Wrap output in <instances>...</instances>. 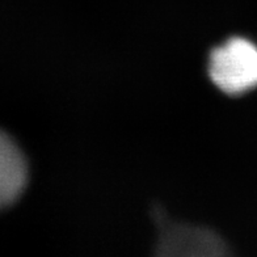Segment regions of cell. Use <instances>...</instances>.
<instances>
[{
	"instance_id": "obj_3",
	"label": "cell",
	"mask_w": 257,
	"mask_h": 257,
	"mask_svg": "<svg viewBox=\"0 0 257 257\" xmlns=\"http://www.w3.org/2000/svg\"><path fill=\"white\" fill-rule=\"evenodd\" d=\"M28 181L24 156L16 143L0 132V210L6 209L21 196Z\"/></svg>"
},
{
	"instance_id": "obj_2",
	"label": "cell",
	"mask_w": 257,
	"mask_h": 257,
	"mask_svg": "<svg viewBox=\"0 0 257 257\" xmlns=\"http://www.w3.org/2000/svg\"><path fill=\"white\" fill-rule=\"evenodd\" d=\"M159 254L168 256H222L228 250L220 237L207 228L175 224L167 226L160 236Z\"/></svg>"
},
{
	"instance_id": "obj_1",
	"label": "cell",
	"mask_w": 257,
	"mask_h": 257,
	"mask_svg": "<svg viewBox=\"0 0 257 257\" xmlns=\"http://www.w3.org/2000/svg\"><path fill=\"white\" fill-rule=\"evenodd\" d=\"M209 72L218 88L240 95L257 87V46L245 38H231L214 49Z\"/></svg>"
}]
</instances>
